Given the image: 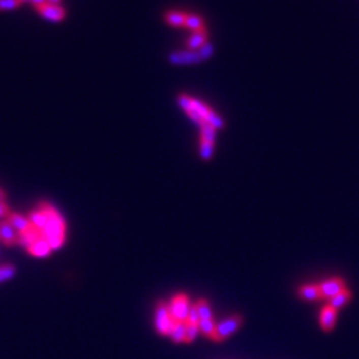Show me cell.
<instances>
[{
  "label": "cell",
  "instance_id": "18",
  "mask_svg": "<svg viewBox=\"0 0 359 359\" xmlns=\"http://www.w3.org/2000/svg\"><path fill=\"white\" fill-rule=\"evenodd\" d=\"M185 27L192 29L193 32L206 29V28H205L204 19L194 14H187V16H185Z\"/></svg>",
  "mask_w": 359,
  "mask_h": 359
},
{
  "label": "cell",
  "instance_id": "29",
  "mask_svg": "<svg viewBox=\"0 0 359 359\" xmlns=\"http://www.w3.org/2000/svg\"><path fill=\"white\" fill-rule=\"evenodd\" d=\"M20 0H0V11L14 10V8L20 7Z\"/></svg>",
  "mask_w": 359,
  "mask_h": 359
},
{
  "label": "cell",
  "instance_id": "10",
  "mask_svg": "<svg viewBox=\"0 0 359 359\" xmlns=\"http://www.w3.org/2000/svg\"><path fill=\"white\" fill-rule=\"evenodd\" d=\"M0 240L6 245H15L19 241V233L14 229V226L6 220L0 222Z\"/></svg>",
  "mask_w": 359,
  "mask_h": 359
},
{
  "label": "cell",
  "instance_id": "28",
  "mask_svg": "<svg viewBox=\"0 0 359 359\" xmlns=\"http://www.w3.org/2000/svg\"><path fill=\"white\" fill-rule=\"evenodd\" d=\"M44 240H47V242L49 244V246H51L52 250H55V249L62 248L63 244H64V241H66V234L56 235V237H51V238H44Z\"/></svg>",
  "mask_w": 359,
  "mask_h": 359
},
{
  "label": "cell",
  "instance_id": "26",
  "mask_svg": "<svg viewBox=\"0 0 359 359\" xmlns=\"http://www.w3.org/2000/svg\"><path fill=\"white\" fill-rule=\"evenodd\" d=\"M213 45L211 44V43H205L202 47H201L200 49H197V52H198V56H200L201 62H205V60L211 59L212 55H213Z\"/></svg>",
  "mask_w": 359,
  "mask_h": 359
},
{
  "label": "cell",
  "instance_id": "27",
  "mask_svg": "<svg viewBox=\"0 0 359 359\" xmlns=\"http://www.w3.org/2000/svg\"><path fill=\"white\" fill-rule=\"evenodd\" d=\"M15 276V267L12 265L0 266V282L11 280Z\"/></svg>",
  "mask_w": 359,
  "mask_h": 359
},
{
  "label": "cell",
  "instance_id": "15",
  "mask_svg": "<svg viewBox=\"0 0 359 359\" xmlns=\"http://www.w3.org/2000/svg\"><path fill=\"white\" fill-rule=\"evenodd\" d=\"M28 218H29L32 226H34L36 230L40 231V233L44 230V228L47 226V224H48V217L45 216V213L40 209V207L36 209V211H32L31 213H29V217Z\"/></svg>",
  "mask_w": 359,
  "mask_h": 359
},
{
  "label": "cell",
  "instance_id": "6",
  "mask_svg": "<svg viewBox=\"0 0 359 359\" xmlns=\"http://www.w3.org/2000/svg\"><path fill=\"white\" fill-rule=\"evenodd\" d=\"M337 318H338V310L334 309L332 305H326L321 309L319 313V325L325 333H332L337 325Z\"/></svg>",
  "mask_w": 359,
  "mask_h": 359
},
{
  "label": "cell",
  "instance_id": "2",
  "mask_svg": "<svg viewBox=\"0 0 359 359\" xmlns=\"http://www.w3.org/2000/svg\"><path fill=\"white\" fill-rule=\"evenodd\" d=\"M242 319L241 315H231V317L226 318L222 322H220L218 325H216V330L212 337L214 342H222L225 339H228L230 335L234 334L240 327H241Z\"/></svg>",
  "mask_w": 359,
  "mask_h": 359
},
{
  "label": "cell",
  "instance_id": "25",
  "mask_svg": "<svg viewBox=\"0 0 359 359\" xmlns=\"http://www.w3.org/2000/svg\"><path fill=\"white\" fill-rule=\"evenodd\" d=\"M200 333V327L196 323H188L185 322V342L192 343L197 338V335Z\"/></svg>",
  "mask_w": 359,
  "mask_h": 359
},
{
  "label": "cell",
  "instance_id": "17",
  "mask_svg": "<svg viewBox=\"0 0 359 359\" xmlns=\"http://www.w3.org/2000/svg\"><path fill=\"white\" fill-rule=\"evenodd\" d=\"M351 298H352L351 291H350V289H347V287H346L345 290H342L341 293L337 294L335 297H333L332 300H330V304L328 305H332L333 308L337 309V310H339V309L345 308L346 305L349 304L350 301H351Z\"/></svg>",
  "mask_w": 359,
  "mask_h": 359
},
{
  "label": "cell",
  "instance_id": "16",
  "mask_svg": "<svg viewBox=\"0 0 359 359\" xmlns=\"http://www.w3.org/2000/svg\"><path fill=\"white\" fill-rule=\"evenodd\" d=\"M185 12L181 11H169L164 15V20L170 25V27H185Z\"/></svg>",
  "mask_w": 359,
  "mask_h": 359
},
{
  "label": "cell",
  "instance_id": "19",
  "mask_svg": "<svg viewBox=\"0 0 359 359\" xmlns=\"http://www.w3.org/2000/svg\"><path fill=\"white\" fill-rule=\"evenodd\" d=\"M169 335L174 343L185 342V322L173 321V326Z\"/></svg>",
  "mask_w": 359,
  "mask_h": 359
},
{
  "label": "cell",
  "instance_id": "7",
  "mask_svg": "<svg viewBox=\"0 0 359 359\" xmlns=\"http://www.w3.org/2000/svg\"><path fill=\"white\" fill-rule=\"evenodd\" d=\"M169 63L174 66H190L201 63L200 56L197 51H177L169 55Z\"/></svg>",
  "mask_w": 359,
  "mask_h": 359
},
{
  "label": "cell",
  "instance_id": "23",
  "mask_svg": "<svg viewBox=\"0 0 359 359\" xmlns=\"http://www.w3.org/2000/svg\"><path fill=\"white\" fill-rule=\"evenodd\" d=\"M198 327H200V333H202L205 337L212 339L214 330H216V323H214L213 319H200Z\"/></svg>",
  "mask_w": 359,
  "mask_h": 359
},
{
  "label": "cell",
  "instance_id": "13",
  "mask_svg": "<svg viewBox=\"0 0 359 359\" xmlns=\"http://www.w3.org/2000/svg\"><path fill=\"white\" fill-rule=\"evenodd\" d=\"M205 43H207V31L202 29V31H196L190 35V38L187 40V47L189 51H197Z\"/></svg>",
  "mask_w": 359,
  "mask_h": 359
},
{
  "label": "cell",
  "instance_id": "5",
  "mask_svg": "<svg viewBox=\"0 0 359 359\" xmlns=\"http://www.w3.org/2000/svg\"><path fill=\"white\" fill-rule=\"evenodd\" d=\"M318 287H319V291H321L322 300L330 301L333 297H335L337 294L345 290L346 282L341 277H333V278H328V280L319 283Z\"/></svg>",
  "mask_w": 359,
  "mask_h": 359
},
{
  "label": "cell",
  "instance_id": "21",
  "mask_svg": "<svg viewBox=\"0 0 359 359\" xmlns=\"http://www.w3.org/2000/svg\"><path fill=\"white\" fill-rule=\"evenodd\" d=\"M201 127V140H205V141L213 142L216 141V129L212 127L211 124H207L206 121H202L200 124Z\"/></svg>",
  "mask_w": 359,
  "mask_h": 359
},
{
  "label": "cell",
  "instance_id": "22",
  "mask_svg": "<svg viewBox=\"0 0 359 359\" xmlns=\"http://www.w3.org/2000/svg\"><path fill=\"white\" fill-rule=\"evenodd\" d=\"M197 311H198V315H200V319H213V315H212V309L207 304L206 300H198L197 301Z\"/></svg>",
  "mask_w": 359,
  "mask_h": 359
},
{
  "label": "cell",
  "instance_id": "20",
  "mask_svg": "<svg viewBox=\"0 0 359 359\" xmlns=\"http://www.w3.org/2000/svg\"><path fill=\"white\" fill-rule=\"evenodd\" d=\"M42 235H40V231L36 230V229H32V230L27 231V233H21V234H19V244L20 245H23L24 248H29V246L32 245V244H35V242L38 241L39 238H40Z\"/></svg>",
  "mask_w": 359,
  "mask_h": 359
},
{
  "label": "cell",
  "instance_id": "30",
  "mask_svg": "<svg viewBox=\"0 0 359 359\" xmlns=\"http://www.w3.org/2000/svg\"><path fill=\"white\" fill-rule=\"evenodd\" d=\"M187 322L188 323H196V325H198V323H200V315H198V311H197L196 304L190 305L189 314H188Z\"/></svg>",
  "mask_w": 359,
  "mask_h": 359
},
{
  "label": "cell",
  "instance_id": "14",
  "mask_svg": "<svg viewBox=\"0 0 359 359\" xmlns=\"http://www.w3.org/2000/svg\"><path fill=\"white\" fill-rule=\"evenodd\" d=\"M28 252H29V254H32V256L43 258V257L49 256V253L52 252V249L51 246H49L48 242H47V240L40 237L38 241L35 242V244H32V245L28 248Z\"/></svg>",
  "mask_w": 359,
  "mask_h": 359
},
{
  "label": "cell",
  "instance_id": "32",
  "mask_svg": "<svg viewBox=\"0 0 359 359\" xmlns=\"http://www.w3.org/2000/svg\"><path fill=\"white\" fill-rule=\"evenodd\" d=\"M31 2H32V4H34L35 7H36V6H39V4L45 3V0H31Z\"/></svg>",
  "mask_w": 359,
  "mask_h": 359
},
{
  "label": "cell",
  "instance_id": "8",
  "mask_svg": "<svg viewBox=\"0 0 359 359\" xmlns=\"http://www.w3.org/2000/svg\"><path fill=\"white\" fill-rule=\"evenodd\" d=\"M36 11L39 14L42 15L43 17L48 19L51 21H62L64 20L66 17V10L60 6H53V4H49L48 2H45L43 4H39L36 6Z\"/></svg>",
  "mask_w": 359,
  "mask_h": 359
},
{
  "label": "cell",
  "instance_id": "35",
  "mask_svg": "<svg viewBox=\"0 0 359 359\" xmlns=\"http://www.w3.org/2000/svg\"><path fill=\"white\" fill-rule=\"evenodd\" d=\"M21 3H25V2H28V0H20Z\"/></svg>",
  "mask_w": 359,
  "mask_h": 359
},
{
  "label": "cell",
  "instance_id": "3",
  "mask_svg": "<svg viewBox=\"0 0 359 359\" xmlns=\"http://www.w3.org/2000/svg\"><path fill=\"white\" fill-rule=\"evenodd\" d=\"M155 326L156 330L161 335H169L173 326V318L170 315L169 305L161 301L156 306L155 314Z\"/></svg>",
  "mask_w": 359,
  "mask_h": 359
},
{
  "label": "cell",
  "instance_id": "24",
  "mask_svg": "<svg viewBox=\"0 0 359 359\" xmlns=\"http://www.w3.org/2000/svg\"><path fill=\"white\" fill-rule=\"evenodd\" d=\"M213 149H214V144L213 142L205 141V140H201L200 138V157L205 161L211 160L213 157Z\"/></svg>",
  "mask_w": 359,
  "mask_h": 359
},
{
  "label": "cell",
  "instance_id": "4",
  "mask_svg": "<svg viewBox=\"0 0 359 359\" xmlns=\"http://www.w3.org/2000/svg\"><path fill=\"white\" fill-rule=\"evenodd\" d=\"M190 302L187 294H177L172 298L169 304V311L173 321L187 322L188 314H189Z\"/></svg>",
  "mask_w": 359,
  "mask_h": 359
},
{
  "label": "cell",
  "instance_id": "33",
  "mask_svg": "<svg viewBox=\"0 0 359 359\" xmlns=\"http://www.w3.org/2000/svg\"><path fill=\"white\" fill-rule=\"evenodd\" d=\"M4 201H6V193L0 189V202H4Z\"/></svg>",
  "mask_w": 359,
  "mask_h": 359
},
{
  "label": "cell",
  "instance_id": "9",
  "mask_svg": "<svg viewBox=\"0 0 359 359\" xmlns=\"http://www.w3.org/2000/svg\"><path fill=\"white\" fill-rule=\"evenodd\" d=\"M7 221L14 226V229L19 233V234H21V233H27V231L35 229L34 226H32L31 221H29V218L23 216V214L11 213L10 212L7 216Z\"/></svg>",
  "mask_w": 359,
  "mask_h": 359
},
{
  "label": "cell",
  "instance_id": "1",
  "mask_svg": "<svg viewBox=\"0 0 359 359\" xmlns=\"http://www.w3.org/2000/svg\"><path fill=\"white\" fill-rule=\"evenodd\" d=\"M40 209L48 217V224L44 228V230L40 233L43 238H51L56 235L66 234V221H64L62 214L49 204H42Z\"/></svg>",
  "mask_w": 359,
  "mask_h": 359
},
{
  "label": "cell",
  "instance_id": "11",
  "mask_svg": "<svg viewBox=\"0 0 359 359\" xmlns=\"http://www.w3.org/2000/svg\"><path fill=\"white\" fill-rule=\"evenodd\" d=\"M178 104H180V107L183 108L184 111H185V113L189 116L190 120H193L194 123H197L198 125L202 123V118H201V116L198 114V112L194 109L193 104H192V97L188 96V95L185 94H181L178 96Z\"/></svg>",
  "mask_w": 359,
  "mask_h": 359
},
{
  "label": "cell",
  "instance_id": "34",
  "mask_svg": "<svg viewBox=\"0 0 359 359\" xmlns=\"http://www.w3.org/2000/svg\"><path fill=\"white\" fill-rule=\"evenodd\" d=\"M49 4H53V6H59L60 0H48Z\"/></svg>",
  "mask_w": 359,
  "mask_h": 359
},
{
  "label": "cell",
  "instance_id": "31",
  "mask_svg": "<svg viewBox=\"0 0 359 359\" xmlns=\"http://www.w3.org/2000/svg\"><path fill=\"white\" fill-rule=\"evenodd\" d=\"M10 211H8V206L6 205V202H0V217L3 216H8Z\"/></svg>",
  "mask_w": 359,
  "mask_h": 359
},
{
  "label": "cell",
  "instance_id": "12",
  "mask_svg": "<svg viewBox=\"0 0 359 359\" xmlns=\"http://www.w3.org/2000/svg\"><path fill=\"white\" fill-rule=\"evenodd\" d=\"M298 297H300L301 300L309 301V302L322 300L321 291H319V287H318V285H315V283H308V285H302V286H301L300 289H298Z\"/></svg>",
  "mask_w": 359,
  "mask_h": 359
}]
</instances>
